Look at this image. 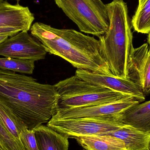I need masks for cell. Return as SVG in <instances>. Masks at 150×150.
Here are the masks:
<instances>
[{"label":"cell","mask_w":150,"mask_h":150,"mask_svg":"<svg viewBox=\"0 0 150 150\" xmlns=\"http://www.w3.org/2000/svg\"><path fill=\"white\" fill-rule=\"evenodd\" d=\"M54 85L31 76L0 69V101L32 130L48 122L58 109Z\"/></svg>","instance_id":"cell-1"},{"label":"cell","mask_w":150,"mask_h":150,"mask_svg":"<svg viewBox=\"0 0 150 150\" xmlns=\"http://www.w3.org/2000/svg\"><path fill=\"white\" fill-rule=\"evenodd\" d=\"M31 34L47 52L60 57L77 69L103 74H111L101 56L98 40L73 29H57L43 23H34Z\"/></svg>","instance_id":"cell-2"},{"label":"cell","mask_w":150,"mask_h":150,"mask_svg":"<svg viewBox=\"0 0 150 150\" xmlns=\"http://www.w3.org/2000/svg\"><path fill=\"white\" fill-rule=\"evenodd\" d=\"M106 6L109 26L98 38L100 54L112 74L127 79L129 60L134 48L127 6L123 0H113Z\"/></svg>","instance_id":"cell-3"},{"label":"cell","mask_w":150,"mask_h":150,"mask_svg":"<svg viewBox=\"0 0 150 150\" xmlns=\"http://www.w3.org/2000/svg\"><path fill=\"white\" fill-rule=\"evenodd\" d=\"M54 85L59 94L58 109L96 105L131 97L93 84L76 75Z\"/></svg>","instance_id":"cell-4"},{"label":"cell","mask_w":150,"mask_h":150,"mask_svg":"<svg viewBox=\"0 0 150 150\" xmlns=\"http://www.w3.org/2000/svg\"><path fill=\"white\" fill-rule=\"evenodd\" d=\"M56 5L80 31L99 38L106 32L109 19L101 0H54Z\"/></svg>","instance_id":"cell-5"},{"label":"cell","mask_w":150,"mask_h":150,"mask_svg":"<svg viewBox=\"0 0 150 150\" xmlns=\"http://www.w3.org/2000/svg\"><path fill=\"white\" fill-rule=\"evenodd\" d=\"M117 115L97 118L59 120L52 119L47 122V126L68 137L75 138L99 135L118 129L124 125L117 122Z\"/></svg>","instance_id":"cell-6"},{"label":"cell","mask_w":150,"mask_h":150,"mask_svg":"<svg viewBox=\"0 0 150 150\" xmlns=\"http://www.w3.org/2000/svg\"><path fill=\"white\" fill-rule=\"evenodd\" d=\"M47 52L38 40L28 31H22L0 44V55L38 61L44 59Z\"/></svg>","instance_id":"cell-7"},{"label":"cell","mask_w":150,"mask_h":150,"mask_svg":"<svg viewBox=\"0 0 150 150\" xmlns=\"http://www.w3.org/2000/svg\"><path fill=\"white\" fill-rule=\"evenodd\" d=\"M135 98L129 97L111 103L74 108H63L57 110L53 120H67L79 118H97L114 115L139 104Z\"/></svg>","instance_id":"cell-8"},{"label":"cell","mask_w":150,"mask_h":150,"mask_svg":"<svg viewBox=\"0 0 150 150\" xmlns=\"http://www.w3.org/2000/svg\"><path fill=\"white\" fill-rule=\"evenodd\" d=\"M75 75L93 84L103 86L134 97L140 103L145 100V95L139 86L128 79L122 78L113 75L93 73L79 69L76 70Z\"/></svg>","instance_id":"cell-9"},{"label":"cell","mask_w":150,"mask_h":150,"mask_svg":"<svg viewBox=\"0 0 150 150\" xmlns=\"http://www.w3.org/2000/svg\"><path fill=\"white\" fill-rule=\"evenodd\" d=\"M144 95L150 93V49L149 44L134 48L129 56L128 77Z\"/></svg>","instance_id":"cell-10"},{"label":"cell","mask_w":150,"mask_h":150,"mask_svg":"<svg viewBox=\"0 0 150 150\" xmlns=\"http://www.w3.org/2000/svg\"><path fill=\"white\" fill-rule=\"evenodd\" d=\"M34 19V15L28 7L18 3L13 5L6 1L0 4V26L28 31Z\"/></svg>","instance_id":"cell-11"},{"label":"cell","mask_w":150,"mask_h":150,"mask_svg":"<svg viewBox=\"0 0 150 150\" xmlns=\"http://www.w3.org/2000/svg\"><path fill=\"white\" fill-rule=\"evenodd\" d=\"M99 135L118 138L124 143L126 150H149L150 133H146L128 125Z\"/></svg>","instance_id":"cell-12"},{"label":"cell","mask_w":150,"mask_h":150,"mask_svg":"<svg viewBox=\"0 0 150 150\" xmlns=\"http://www.w3.org/2000/svg\"><path fill=\"white\" fill-rule=\"evenodd\" d=\"M117 121L150 133V100L137 104L117 115Z\"/></svg>","instance_id":"cell-13"},{"label":"cell","mask_w":150,"mask_h":150,"mask_svg":"<svg viewBox=\"0 0 150 150\" xmlns=\"http://www.w3.org/2000/svg\"><path fill=\"white\" fill-rule=\"evenodd\" d=\"M39 150H69L68 137L41 125L33 129Z\"/></svg>","instance_id":"cell-14"},{"label":"cell","mask_w":150,"mask_h":150,"mask_svg":"<svg viewBox=\"0 0 150 150\" xmlns=\"http://www.w3.org/2000/svg\"><path fill=\"white\" fill-rule=\"evenodd\" d=\"M84 150H126L121 140L106 135H91L76 137Z\"/></svg>","instance_id":"cell-15"},{"label":"cell","mask_w":150,"mask_h":150,"mask_svg":"<svg viewBox=\"0 0 150 150\" xmlns=\"http://www.w3.org/2000/svg\"><path fill=\"white\" fill-rule=\"evenodd\" d=\"M0 121L6 129L17 141L21 142L20 134L22 129L27 127L23 122L11 109L0 101Z\"/></svg>","instance_id":"cell-16"},{"label":"cell","mask_w":150,"mask_h":150,"mask_svg":"<svg viewBox=\"0 0 150 150\" xmlns=\"http://www.w3.org/2000/svg\"><path fill=\"white\" fill-rule=\"evenodd\" d=\"M131 23L136 31L144 34L150 33V0L139 1Z\"/></svg>","instance_id":"cell-17"},{"label":"cell","mask_w":150,"mask_h":150,"mask_svg":"<svg viewBox=\"0 0 150 150\" xmlns=\"http://www.w3.org/2000/svg\"><path fill=\"white\" fill-rule=\"evenodd\" d=\"M35 68V61L14 58H0V69L15 73L32 74Z\"/></svg>","instance_id":"cell-18"},{"label":"cell","mask_w":150,"mask_h":150,"mask_svg":"<svg viewBox=\"0 0 150 150\" xmlns=\"http://www.w3.org/2000/svg\"><path fill=\"white\" fill-rule=\"evenodd\" d=\"M20 139L26 150H39L33 129L30 130L27 127L22 129L20 134Z\"/></svg>","instance_id":"cell-19"},{"label":"cell","mask_w":150,"mask_h":150,"mask_svg":"<svg viewBox=\"0 0 150 150\" xmlns=\"http://www.w3.org/2000/svg\"><path fill=\"white\" fill-rule=\"evenodd\" d=\"M21 31L19 29L13 27L0 26V36L13 37Z\"/></svg>","instance_id":"cell-20"},{"label":"cell","mask_w":150,"mask_h":150,"mask_svg":"<svg viewBox=\"0 0 150 150\" xmlns=\"http://www.w3.org/2000/svg\"><path fill=\"white\" fill-rule=\"evenodd\" d=\"M9 37L6 36H0V44L6 40Z\"/></svg>","instance_id":"cell-21"},{"label":"cell","mask_w":150,"mask_h":150,"mask_svg":"<svg viewBox=\"0 0 150 150\" xmlns=\"http://www.w3.org/2000/svg\"><path fill=\"white\" fill-rule=\"evenodd\" d=\"M148 43H149V48L150 49V33H149V36H148Z\"/></svg>","instance_id":"cell-22"},{"label":"cell","mask_w":150,"mask_h":150,"mask_svg":"<svg viewBox=\"0 0 150 150\" xmlns=\"http://www.w3.org/2000/svg\"><path fill=\"white\" fill-rule=\"evenodd\" d=\"M3 1V0H0V4Z\"/></svg>","instance_id":"cell-23"},{"label":"cell","mask_w":150,"mask_h":150,"mask_svg":"<svg viewBox=\"0 0 150 150\" xmlns=\"http://www.w3.org/2000/svg\"><path fill=\"white\" fill-rule=\"evenodd\" d=\"M149 150H150V146H149Z\"/></svg>","instance_id":"cell-24"},{"label":"cell","mask_w":150,"mask_h":150,"mask_svg":"<svg viewBox=\"0 0 150 150\" xmlns=\"http://www.w3.org/2000/svg\"><path fill=\"white\" fill-rule=\"evenodd\" d=\"M16 1H20V0H16Z\"/></svg>","instance_id":"cell-25"},{"label":"cell","mask_w":150,"mask_h":150,"mask_svg":"<svg viewBox=\"0 0 150 150\" xmlns=\"http://www.w3.org/2000/svg\"><path fill=\"white\" fill-rule=\"evenodd\" d=\"M142 1V0H139V1Z\"/></svg>","instance_id":"cell-26"},{"label":"cell","mask_w":150,"mask_h":150,"mask_svg":"<svg viewBox=\"0 0 150 150\" xmlns=\"http://www.w3.org/2000/svg\"><path fill=\"white\" fill-rule=\"evenodd\" d=\"M0 150H1V147H0Z\"/></svg>","instance_id":"cell-27"}]
</instances>
